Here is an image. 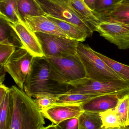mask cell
Segmentation results:
<instances>
[{"instance_id": "2e32d148", "label": "cell", "mask_w": 129, "mask_h": 129, "mask_svg": "<svg viewBox=\"0 0 129 129\" xmlns=\"http://www.w3.org/2000/svg\"><path fill=\"white\" fill-rule=\"evenodd\" d=\"M47 17L58 26L71 39L78 42L84 41L88 37L86 33L78 27L68 22L50 16Z\"/></svg>"}, {"instance_id": "83f0119b", "label": "cell", "mask_w": 129, "mask_h": 129, "mask_svg": "<svg viewBox=\"0 0 129 129\" xmlns=\"http://www.w3.org/2000/svg\"><path fill=\"white\" fill-rule=\"evenodd\" d=\"M16 49L11 45L0 43V63H4Z\"/></svg>"}, {"instance_id": "603a6c76", "label": "cell", "mask_w": 129, "mask_h": 129, "mask_svg": "<svg viewBox=\"0 0 129 129\" xmlns=\"http://www.w3.org/2000/svg\"><path fill=\"white\" fill-rule=\"evenodd\" d=\"M120 119L122 129L129 127V92L121 96L115 108Z\"/></svg>"}, {"instance_id": "836d02e7", "label": "cell", "mask_w": 129, "mask_h": 129, "mask_svg": "<svg viewBox=\"0 0 129 129\" xmlns=\"http://www.w3.org/2000/svg\"></svg>"}, {"instance_id": "44dd1931", "label": "cell", "mask_w": 129, "mask_h": 129, "mask_svg": "<svg viewBox=\"0 0 129 129\" xmlns=\"http://www.w3.org/2000/svg\"><path fill=\"white\" fill-rule=\"evenodd\" d=\"M102 122V129H122L119 115L115 108L99 113Z\"/></svg>"}, {"instance_id": "6da1fadb", "label": "cell", "mask_w": 129, "mask_h": 129, "mask_svg": "<svg viewBox=\"0 0 129 129\" xmlns=\"http://www.w3.org/2000/svg\"><path fill=\"white\" fill-rule=\"evenodd\" d=\"M71 88L54 80L45 57H34L24 84V91L29 96L35 98L39 95L58 97L65 94Z\"/></svg>"}, {"instance_id": "277c9868", "label": "cell", "mask_w": 129, "mask_h": 129, "mask_svg": "<svg viewBox=\"0 0 129 129\" xmlns=\"http://www.w3.org/2000/svg\"><path fill=\"white\" fill-rule=\"evenodd\" d=\"M77 54L84 66L88 79L99 81L124 80L98 57L88 45L79 42Z\"/></svg>"}, {"instance_id": "3957f363", "label": "cell", "mask_w": 129, "mask_h": 129, "mask_svg": "<svg viewBox=\"0 0 129 129\" xmlns=\"http://www.w3.org/2000/svg\"><path fill=\"white\" fill-rule=\"evenodd\" d=\"M46 58L54 80L60 83L73 88L88 78L84 66L77 54L67 57Z\"/></svg>"}, {"instance_id": "5bb4252c", "label": "cell", "mask_w": 129, "mask_h": 129, "mask_svg": "<svg viewBox=\"0 0 129 129\" xmlns=\"http://www.w3.org/2000/svg\"><path fill=\"white\" fill-rule=\"evenodd\" d=\"M94 13L101 22L114 21L129 28V3L120 2L113 10L106 13H98L94 11Z\"/></svg>"}, {"instance_id": "d4e9b609", "label": "cell", "mask_w": 129, "mask_h": 129, "mask_svg": "<svg viewBox=\"0 0 129 129\" xmlns=\"http://www.w3.org/2000/svg\"><path fill=\"white\" fill-rule=\"evenodd\" d=\"M92 94H63L58 97L56 103L58 104H73L83 103L97 96Z\"/></svg>"}, {"instance_id": "7a4b0ae2", "label": "cell", "mask_w": 129, "mask_h": 129, "mask_svg": "<svg viewBox=\"0 0 129 129\" xmlns=\"http://www.w3.org/2000/svg\"><path fill=\"white\" fill-rule=\"evenodd\" d=\"M11 108L10 129H43L44 117L34 100L19 87L9 88Z\"/></svg>"}, {"instance_id": "1f68e13d", "label": "cell", "mask_w": 129, "mask_h": 129, "mask_svg": "<svg viewBox=\"0 0 129 129\" xmlns=\"http://www.w3.org/2000/svg\"><path fill=\"white\" fill-rule=\"evenodd\" d=\"M95 1L96 0H83L88 7L93 11L94 10Z\"/></svg>"}, {"instance_id": "8992f818", "label": "cell", "mask_w": 129, "mask_h": 129, "mask_svg": "<svg viewBox=\"0 0 129 129\" xmlns=\"http://www.w3.org/2000/svg\"><path fill=\"white\" fill-rule=\"evenodd\" d=\"M129 92V82L124 80L99 81L87 78L77 86L70 89L65 94H92L97 95H122Z\"/></svg>"}, {"instance_id": "4fadbf2b", "label": "cell", "mask_w": 129, "mask_h": 129, "mask_svg": "<svg viewBox=\"0 0 129 129\" xmlns=\"http://www.w3.org/2000/svg\"><path fill=\"white\" fill-rule=\"evenodd\" d=\"M122 95L110 94L99 95L82 103L81 107L83 111L99 113L109 109L115 108L120 98Z\"/></svg>"}, {"instance_id": "cb8c5ba5", "label": "cell", "mask_w": 129, "mask_h": 129, "mask_svg": "<svg viewBox=\"0 0 129 129\" xmlns=\"http://www.w3.org/2000/svg\"><path fill=\"white\" fill-rule=\"evenodd\" d=\"M94 53L123 79L129 82V66L117 62L95 50Z\"/></svg>"}, {"instance_id": "9c48e42d", "label": "cell", "mask_w": 129, "mask_h": 129, "mask_svg": "<svg viewBox=\"0 0 129 129\" xmlns=\"http://www.w3.org/2000/svg\"><path fill=\"white\" fill-rule=\"evenodd\" d=\"M95 31L119 49L129 48V28L122 24L110 20L102 21Z\"/></svg>"}, {"instance_id": "7c38bea8", "label": "cell", "mask_w": 129, "mask_h": 129, "mask_svg": "<svg viewBox=\"0 0 129 129\" xmlns=\"http://www.w3.org/2000/svg\"><path fill=\"white\" fill-rule=\"evenodd\" d=\"M24 20L28 28L34 33L41 32L68 38L66 34L47 16H26Z\"/></svg>"}, {"instance_id": "30bf717a", "label": "cell", "mask_w": 129, "mask_h": 129, "mask_svg": "<svg viewBox=\"0 0 129 129\" xmlns=\"http://www.w3.org/2000/svg\"><path fill=\"white\" fill-rule=\"evenodd\" d=\"M82 104L56 103L41 111L44 118L57 125L67 119L78 117L83 111L81 107Z\"/></svg>"}, {"instance_id": "ac0fdd59", "label": "cell", "mask_w": 129, "mask_h": 129, "mask_svg": "<svg viewBox=\"0 0 129 129\" xmlns=\"http://www.w3.org/2000/svg\"><path fill=\"white\" fill-rule=\"evenodd\" d=\"M70 1L75 10L90 25L94 31H96L97 26L101 21L95 16L94 11L88 7L83 0Z\"/></svg>"}, {"instance_id": "f546056e", "label": "cell", "mask_w": 129, "mask_h": 129, "mask_svg": "<svg viewBox=\"0 0 129 129\" xmlns=\"http://www.w3.org/2000/svg\"><path fill=\"white\" fill-rule=\"evenodd\" d=\"M9 88L3 84H0V105Z\"/></svg>"}, {"instance_id": "d6986e66", "label": "cell", "mask_w": 129, "mask_h": 129, "mask_svg": "<svg viewBox=\"0 0 129 129\" xmlns=\"http://www.w3.org/2000/svg\"><path fill=\"white\" fill-rule=\"evenodd\" d=\"M77 118L79 129H102V122L99 113L83 111Z\"/></svg>"}, {"instance_id": "8fae6325", "label": "cell", "mask_w": 129, "mask_h": 129, "mask_svg": "<svg viewBox=\"0 0 129 129\" xmlns=\"http://www.w3.org/2000/svg\"><path fill=\"white\" fill-rule=\"evenodd\" d=\"M11 25L19 38L24 48L35 57L44 56L41 44L35 33L23 21Z\"/></svg>"}, {"instance_id": "ffe728a7", "label": "cell", "mask_w": 129, "mask_h": 129, "mask_svg": "<svg viewBox=\"0 0 129 129\" xmlns=\"http://www.w3.org/2000/svg\"><path fill=\"white\" fill-rule=\"evenodd\" d=\"M17 0H0V15L11 23L22 21L18 12Z\"/></svg>"}, {"instance_id": "484cf974", "label": "cell", "mask_w": 129, "mask_h": 129, "mask_svg": "<svg viewBox=\"0 0 129 129\" xmlns=\"http://www.w3.org/2000/svg\"><path fill=\"white\" fill-rule=\"evenodd\" d=\"M122 2V0H96L94 11L98 13H108Z\"/></svg>"}, {"instance_id": "d6a6232c", "label": "cell", "mask_w": 129, "mask_h": 129, "mask_svg": "<svg viewBox=\"0 0 129 129\" xmlns=\"http://www.w3.org/2000/svg\"><path fill=\"white\" fill-rule=\"evenodd\" d=\"M122 2H128L129 3V0H122Z\"/></svg>"}, {"instance_id": "e0dca14e", "label": "cell", "mask_w": 129, "mask_h": 129, "mask_svg": "<svg viewBox=\"0 0 129 129\" xmlns=\"http://www.w3.org/2000/svg\"><path fill=\"white\" fill-rule=\"evenodd\" d=\"M17 5L20 19L24 22L26 16H47L36 0H17Z\"/></svg>"}, {"instance_id": "5b68a950", "label": "cell", "mask_w": 129, "mask_h": 129, "mask_svg": "<svg viewBox=\"0 0 129 129\" xmlns=\"http://www.w3.org/2000/svg\"><path fill=\"white\" fill-rule=\"evenodd\" d=\"M47 16L72 23L84 30L88 37L94 32L92 27L75 10L70 0H36Z\"/></svg>"}, {"instance_id": "7402d4cb", "label": "cell", "mask_w": 129, "mask_h": 129, "mask_svg": "<svg viewBox=\"0 0 129 129\" xmlns=\"http://www.w3.org/2000/svg\"><path fill=\"white\" fill-rule=\"evenodd\" d=\"M11 121V108L9 89L0 105V129H10Z\"/></svg>"}, {"instance_id": "4316f807", "label": "cell", "mask_w": 129, "mask_h": 129, "mask_svg": "<svg viewBox=\"0 0 129 129\" xmlns=\"http://www.w3.org/2000/svg\"><path fill=\"white\" fill-rule=\"evenodd\" d=\"M58 97L52 95H39L36 97L34 101L40 110H41L56 104Z\"/></svg>"}, {"instance_id": "4dcf8cb0", "label": "cell", "mask_w": 129, "mask_h": 129, "mask_svg": "<svg viewBox=\"0 0 129 129\" xmlns=\"http://www.w3.org/2000/svg\"><path fill=\"white\" fill-rule=\"evenodd\" d=\"M4 64L0 63V84H3L5 80L6 73L5 69Z\"/></svg>"}, {"instance_id": "f1b7e54d", "label": "cell", "mask_w": 129, "mask_h": 129, "mask_svg": "<svg viewBox=\"0 0 129 129\" xmlns=\"http://www.w3.org/2000/svg\"><path fill=\"white\" fill-rule=\"evenodd\" d=\"M79 127L77 117L67 119L56 125V129H79Z\"/></svg>"}, {"instance_id": "ba28073f", "label": "cell", "mask_w": 129, "mask_h": 129, "mask_svg": "<svg viewBox=\"0 0 129 129\" xmlns=\"http://www.w3.org/2000/svg\"><path fill=\"white\" fill-rule=\"evenodd\" d=\"M34 57L25 48H17L4 64L6 72L23 91L24 83L29 73Z\"/></svg>"}, {"instance_id": "52a82bcc", "label": "cell", "mask_w": 129, "mask_h": 129, "mask_svg": "<svg viewBox=\"0 0 129 129\" xmlns=\"http://www.w3.org/2000/svg\"><path fill=\"white\" fill-rule=\"evenodd\" d=\"M35 33L44 57H67L77 54L79 42L66 37L41 32Z\"/></svg>"}, {"instance_id": "9a60e30c", "label": "cell", "mask_w": 129, "mask_h": 129, "mask_svg": "<svg viewBox=\"0 0 129 129\" xmlns=\"http://www.w3.org/2000/svg\"><path fill=\"white\" fill-rule=\"evenodd\" d=\"M0 43L11 45L16 48H24L10 22L0 15Z\"/></svg>"}]
</instances>
